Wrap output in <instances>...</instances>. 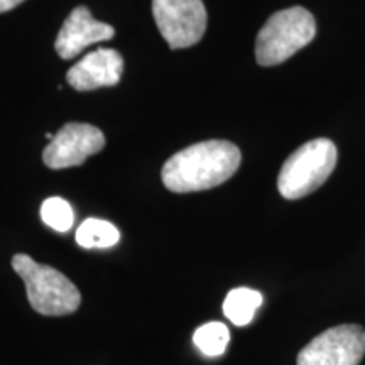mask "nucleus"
<instances>
[{"instance_id": "obj_4", "label": "nucleus", "mask_w": 365, "mask_h": 365, "mask_svg": "<svg viewBox=\"0 0 365 365\" xmlns=\"http://www.w3.org/2000/svg\"><path fill=\"white\" fill-rule=\"evenodd\" d=\"M336 156V145L323 137L308 140L296 149L277 176V190L282 198L299 200L318 190L335 170Z\"/></svg>"}, {"instance_id": "obj_14", "label": "nucleus", "mask_w": 365, "mask_h": 365, "mask_svg": "<svg viewBox=\"0 0 365 365\" xmlns=\"http://www.w3.org/2000/svg\"><path fill=\"white\" fill-rule=\"evenodd\" d=\"M22 2H24V0H0V14L12 11V9H16Z\"/></svg>"}, {"instance_id": "obj_9", "label": "nucleus", "mask_w": 365, "mask_h": 365, "mask_svg": "<svg viewBox=\"0 0 365 365\" xmlns=\"http://www.w3.org/2000/svg\"><path fill=\"white\" fill-rule=\"evenodd\" d=\"M124 58L115 49H97L86 54L66 73V81L71 88L78 91H90L115 86L122 78Z\"/></svg>"}, {"instance_id": "obj_10", "label": "nucleus", "mask_w": 365, "mask_h": 365, "mask_svg": "<svg viewBox=\"0 0 365 365\" xmlns=\"http://www.w3.org/2000/svg\"><path fill=\"white\" fill-rule=\"evenodd\" d=\"M262 304V294L249 287H237L227 294L223 301V314L237 327H245L252 322L259 307Z\"/></svg>"}, {"instance_id": "obj_13", "label": "nucleus", "mask_w": 365, "mask_h": 365, "mask_svg": "<svg viewBox=\"0 0 365 365\" xmlns=\"http://www.w3.org/2000/svg\"><path fill=\"white\" fill-rule=\"evenodd\" d=\"M41 218L46 225L56 232H68L75 223V213H73L71 205L59 196L44 200V203L41 205Z\"/></svg>"}, {"instance_id": "obj_12", "label": "nucleus", "mask_w": 365, "mask_h": 365, "mask_svg": "<svg viewBox=\"0 0 365 365\" xmlns=\"http://www.w3.org/2000/svg\"><path fill=\"white\" fill-rule=\"evenodd\" d=\"M193 341L208 357H220L222 354H225L230 341V331L220 322H210L195 331Z\"/></svg>"}, {"instance_id": "obj_2", "label": "nucleus", "mask_w": 365, "mask_h": 365, "mask_svg": "<svg viewBox=\"0 0 365 365\" xmlns=\"http://www.w3.org/2000/svg\"><path fill=\"white\" fill-rule=\"evenodd\" d=\"M12 267L24 281L27 299L38 313L65 317L80 308V291L58 269L36 262L26 254L14 255Z\"/></svg>"}, {"instance_id": "obj_11", "label": "nucleus", "mask_w": 365, "mask_h": 365, "mask_svg": "<svg viewBox=\"0 0 365 365\" xmlns=\"http://www.w3.org/2000/svg\"><path fill=\"white\" fill-rule=\"evenodd\" d=\"M120 239V232L110 222L88 218L76 230V242L83 249H108Z\"/></svg>"}, {"instance_id": "obj_7", "label": "nucleus", "mask_w": 365, "mask_h": 365, "mask_svg": "<svg viewBox=\"0 0 365 365\" xmlns=\"http://www.w3.org/2000/svg\"><path fill=\"white\" fill-rule=\"evenodd\" d=\"M103 148L105 135L98 127L71 122L63 125L51 143L46 145L43 161L49 170H66L80 166Z\"/></svg>"}, {"instance_id": "obj_6", "label": "nucleus", "mask_w": 365, "mask_h": 365, "mask_svg": "<svg viewBox=\"0 0 365 365\" xmlns=\"http://www.w3.org/2000/svg\"><path fill=\"white\" fill-rule=\"evenodd\" d=\"M364 355V328L339 325L314 336L299 352L298 365H359Z\"/></svg>"}, {"instance_id": "obj_3", "label": "nucleus", "mask_w": 365, "mask_h": 365, "mask_svg": "<svg viewBox=\"0 0 365 365\" xmlns=\"http://www.w3.org/2000/svg\"><path fill=\"white\" fill-rule=\"evenodd\" d=\"M317 34L313 14L304 7H289L272 14L255 41V59L261 66L284 63Z\"/></svg>"}, {"instance_id": "obj_1", "label": "nucleus", "mask_w": 365, "mask_h": 365, "mask_svg": "<svg viewBox=\"0 0 365 365\" xmlns=\"http://www.w3.org/2000/svg\"><path fill=\"white\" fill-rule=\"evenodd\" d=\"M240 149L228 140H205L180 150L163 166L164 186L173 193L215 188L235 175Z\"/></svg>"}, {"instance_id": "obj_5", "label": "nucleus", "mask_w": 365, "mask_h": 365, "mask_svg": "<svg viewBox=\"0 0 365 365\" xmlns=\"http://www.w3.org/2000/svg\"><path fill=\"white\" fill-rule=\"evenodd\" d=\"M153 16L171 49L195 46L207 31L203 0H153Z\"/></svg>"}, {"instance_id": "obj_8", "label": "nucleus", "mask_w": 365, "mask_h": 365, "mask_svg": "<svg viewBox=\"0 0 365 365\" xmlns=\"http://www.w3.org/2000/svg\"><path fill=\"white\" fill-rule=\"evenodd\" d=\"M115 36V29L107 22L93 19L85 6L75 7L54 41L56 53L63 59H73L90 44L108 41Z\"/></svg>"}]
</instances>
